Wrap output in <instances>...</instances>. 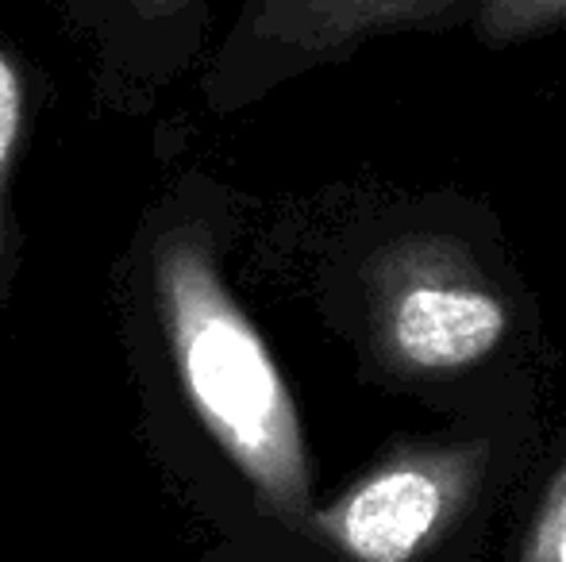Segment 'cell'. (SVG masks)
I'll list each match as a JSON object with an SVG mask.
<instances>
[{"label": "cell", "mask_w": 566, "mask_h": 562, "mask_svg": "<svg viewBox=\"0 0 566 562\" xmlns=\"http://www.w3.org/2000/svg\"><path fill=\"white\" fill-rule=\"evenodd\" d=\"M370 328L401 374H462L509 336V305L459 251L412 240L374 263Z\"/></svg>", "instance_id": "2"}, {"label": "cell", "mask_w": 566, "mask_h": 562, "mask_svg": "<svg viewBox=\"0 0 566 562\" xmlns=\"http://www.w3.org/2000/svg\"><path fill=\"white\" fill-rule=\"evenodd\" d=\"M482 478L478 447H412L366 470L305 532L350 562L420 559L467 509Z\"/></svg>", "instance_id": "3"}, {"label": "cell", "mask_w": 566, "mask_h": 562, "mask_svg": "<svg viewBox=\"0 0 566 562\" xmlns=\"http://www.w3.org/2000/svg\"><path fill=\"white\" fill-rule=\"evenodd\" d=\"M28 77L0 31V293L8 289L15 274V255H20V227H15L12 209V181L15 162H20L23 136H28Z\"/></svg>", "instance_id": "5"}, {"label": "cell", "mask_w": 566, "mask_h": 562, "mask_svg": "<svg viewBox=\"0 0 566 562\" xmlns=\"http://www.w3.org/2000/svg\"><path fill=\"white\" fill-rule=\"evenodd\" d=\"M521 562H566V463L532 517Z\"/></svg>", "instance_id": "7"}, {"label": "cell", "mask_w": 566, "mask_h": 562, "mask_svg": "<svg viewBox=\"0 0 566 562\" xmlns=\"http://www.w3.org/2000/svg\"><path fill=\"white\" fill-rule=\"evenodd\" d=\"M135 4V12H143V15H170V12H178V8H186L189 0H132Z\"/></svg>", "instance_id": "8"}, {"label": "cell", "mask_w": 566, "mask_h": 562, "mask_svg": "<svg viewBox=\"0 0 566 562\" xmlns=\"http://www.w3.org/2000/svg\"><path fill=\"white\" fill-rule=\"evenodd\" d=\"M459 0H251L239 35L270 66H313L381 31L448 12Z\"/></svg>", "instance_id": "4"}, {"label": "cell", "mask_w": 566, "mask_h": 562, "mask_svg": "<svg viewBox=\"0 0 566 562\" xmlns=\"http://www.w3.org/2000/svg\"><path fill=\"white\" fill-rule=\"evenodd\" d=\"M150 293L166 354L209 439L259 505L290 528L313 517V463L282 367L217 263L209 232L166 227L150 251Z\"/></svg>", "instance_id": "1"}, {"label": "cell", "mask_w": 566, "mask_h": 562, "mask_svg": "<svg viewBox=\"0 0 566 562\" xmlns=\"http://www.w3.org/2000/svg\"><path fill=\"white\" fill-rule=\"evenodd\" d=\"M566 23V0H478V39L513 46Z\"/></svg>", "instance_id": "6"}]
</instances>
